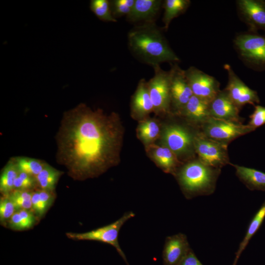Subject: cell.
Returning a JSON list of instances; mask_svg holds the SVG:
<instances>
[{"instance_id": "cell-5", "label": "cell", "mask_w": 265, "mask_h": 265, "mask_svg": "<svg viewBox=\"0 0 265 265\" xmlns=\"http://www.w3.org/2000/svg\"><path fill=\"white\" fill-rule=\"evenodd\" d=\"M239 57L251 66L265 67V36L254 32L243 33L234 40Z\"/></svg>"}, {"instance_id": "cell-9", "label": "cell", "mask_w": 265, "mask_h": 265, "mask_svg": "<svg viewBox=\"0 0 265 265\" xmlns=\"http://www.w3.org/2000/svg\"><path fill=\"white\" fill-rule=\"evenodd\" d=\"M185 74L193 95L211 102L219 92V83L212 76L191 66Z\"/></svg>"}, {"instance_id": "cell-37", "label": "cell", "mask_w": 265, "mask_h": 265, "mask_svg": "<svg viewBox=\"0 0 265 265\" xmlns=\"http://www.w3.org/2000/svg\"><path fill=\"white\" fill-rule=\"evenodd\" d=\"M236 264H237V263L234 262L232 265H236Z\"/></svg>"}, {"instance_id": "cell-4", "label": "cell", "mask_w": 265, "mask_h": 265, "mask_svg": "<svg viewBox=\"0 0 265 265\" xmlns=\"http://www.w3.org/2000/svg\"><path fill=\"white\" fill-rule=\"evenodd\" d=\"M134 216L135 214L132 212H128L115 221L106 226L84 233H67L66 236L68 238L74 240H94L110 244L116 249L120 256L129 265L125 255L119 244L118 235L123 225Z\"/></svg>"}, {"instance_id": "cell-19", "label": "cell", "mask_w": 265, "mask_h": 265, "mask_svg": "<svg viewBox=\"0 0 265 265\" xmlns=\"http://www.w3.org/2000/svg\"><path fill=\"white\" fill-rule=\"evenodd\" d=\"M210 103L193 95L181 112L194 122L204 123L211 117Z\"/></svg>"}, {"instance_id": "cell-15", "label": "cell", "mask_w": 265, "mask_h": 265, "mask_svg": "<svg viewBox=\"0 0 265 265\" xmlns=\"http://www.w3.org/2000/svg\"><path fill=\"white\" fill-rule=\"evenodd\" d=\"M211 117L238 122L239 107L233 102L225 90L219 91L210 103Z\"/></svg>"}, {"instance_id": "cell-3", "label": "cell", "mask_w": 265, "mask_h": 265, "mask_svg": "<svg viewBox=\"0 0 265 265\" xmlns=\"http://www.w3.org/2000/svg\"><path fill=\"white\" fill-rule=\"evenodd\" d=\"M217 173L213 168L200 161L183 166L176 174L182 189L187 199L211 194L214 188Z\"/></svg>"}, {"instance_id": "cell-1", "label": "cell", "mask_w": 265, "mask_h": 265, "mask_svg": "<svg viewBox=\"0 0 265 265\" xmlns=\"http://www.w3.org/2000/svg\"><path fill=\"white\" fill-rule=\"evenodd\" d=\"M123 135L117 113L80 104L64 113L56 136V160L74 179L97 177L118 163Z\"/></svg>"}, {"instance_id": "cell-33", "label": "cell", "mask_w": 265, "mask_h": 265, "mask_svg": "<svg viewBox=\"0 0 265 265\" xmlns=\"http://www.w3.org/2000/svg\"><path fill=\"white\" fill-rule=\"evenodd\" d=\"M31 204L32 210L39 216L43 215L47 211L39 198L38 190L32 192Z\"/></svg>"}, {"instance_id": "cell-36", "label": "cell", "mask_w": 265, "mask_h": 265, "mask_svg": "<svg viewBox=\"0 0 265 265\" xmlns=\"http://www.w3.org/2000/svg\"><path fill=\"white\" fill-rule=\"evenodd\" d=\"M179 265H203L191 249Z\"/></svg>"}, {"instance_id": "cell-10", "label": "cell", "mask_w": 265, "mask_h": 265, "mask_svg": "<svg viewBox=\"0 0 265 265\" xmlns=\"http://www.w3.org/2000/svg\"><path fill=\"white\" fill-rule=\"evenodd\" d=\"M160 136L162 145L169 148L176 156L189 153L194 148V136L181 126H166Z\"/></svg>"}, {"instance_id": "cell-28", "label": "cell", "mask_w": 265, "mask_h": 265, "mask_svg": "<svg viewBox=\"0 0 265 265\" xmlns=\"http://www.w3.org/2000/svg\"><path fill=\"white\" fill-rule=\"evenodd\" d=\"M7 196H8L13 202L16 211L32 209V192L14 190Z\"/></svg>"}, {"instance_id": "cell-30", "label": "cell", "mask_w": 265, "mask_h": 265, "mask_svg": "<svg viewBox=\"0 0 265 265\" xmlns=\"http://www.w3.org/2000/svg\"><path fill=\"white\" fill-rule=\"evenodd\" d=\"M36 185V177L19 171L15 181L14 190L30 191Z\"/></svg>"}, {"instance_id": "cell-18", "label": "cell", "mask_w": 265, "mask_h": 265, "mask_svg": "<svg viewBox=\"0 0 265 265\" xmlns=\"http://www.w3.org/2000/svg\"><path fill=\"white\" fill-rule=\"evenodd\" d=\"M152 159L162 170L167 173H175L177 165L176 155L164 146L152 144L147 146Z\"/></svg>"}, {"instance_id": "cell-6", "label": "cell", "mask_w": 265, "mask_h": 265, "mask_svg": "<svg viewBox=\"0 0 265 265\" xmlns=\"http://www.w3.org/2000/svg\"><path fill=\"white\" fill-rule=\"evenodd\" d=\"M153 67L154 75L147 84L154 112L164 114L168 112L171 105L170 71L162 70L159 65Z\"/></svg>"}, {"instance_id": "cell-17", "label": "cell", "mask_w": 265, "mask_h": 265, "mask_svg": "<svg viewBox=\"0 0 265 265\" xmlns=\"http://www.w3.org/2000/svg\"><path fill=\"white\" fill-rule=\"evenodd\" d=\"M131 112L133 117L143 119L154 112V106L149 92L147 81L141 79L131 101Z\"/></svg>"}, {"instance_id": "cell-11", "label": "cell", "mask_w": 265, "mask_h": 265, "mask_svg": "<svg viewBox=\"0 0 265 265\" xmlns=\"http://www.w3.org/2000/svg\"><path fill=\"white\" fill-rule=\"evenodd\" d=\"M170 71L171 104L181 112L193 96V93L186 77L185 70L175 63L172 65Z\"/></svg>"}, {"instance_id": "cell-16", "label": "cell", "mask_w": 265, "mask_h": 265, "mask_svg": "<svg viewBox=\"0 0 265 265\" xmlns=\"http://www.w3.org/2000/svg\"><path fill=\"white\" fill-rule=\"evenodd\" d=\"M162 3L160 0H135L127 20L135 23L155 22Z\"/></svg>"}, {"instance_id": "cell-2", "label": "cell", "mask_w": 265, "mask_h": 265, "mask_svg": "<svg viewBox=\"0 0 265 265\" xmlns=\"http://www.w3.org/2000/svg\"><path fill=\"white\" fill-rule=\"evenodd\" d=\"M128 41L133 54L152 67L164 62L180 61L155 22L136 25L129 31Z\"/></svg>"}, {"instance_id": "cell-12", "label": "cell", "mask_w": 265, "mask_h": 265, "mask_svg": "<svg viewBox=\"0 0 265 265\" xmlns=\"http://www.w3.org/2000/svg\"><path fill=\"white\" fill-rule=\"evenodd\" d=\"M228 74V81L225 91L233 102L238 107L246 104L259 103L257 93L248 87L235 74L231 66L224 65Z\"/></svg>"}, {"instance_id": "cell-8", "label": "cell", "mask_w": 265, "mask_h": 265, "mask_svg": "<svg viewBox=\"0 0 265 265\" xmlns=\"http://www.w3.org/2000/svg\"><path fill=\"white\" fill-rule=\"evenodd\" d=\"M193 143L200 161L204 164L212 168H219L228 163L226 143L201 135L194 136Z\"/></svg>"}, {"instance_id": "cell-27", "label": "cell", "mask_w": 265, "mask_h": 265, "mask_svg": "<svg viewBox=\"0 0 265 265\" xmlns=\"http://www.w3.org/2000/svg\"><path fill=\"white\" fill-rule=\"evenodd\" d=\"M91 10L101 20L105 22H116L112 14L110 1L107 0H92L90 3Z\"/></svg>"}, {"instance_id": "cell-32", "label": "cell", "mask_w": 265, "mask_h": 265, "mask_svg": "<svg viewBox=\"0 0 265 265\" xmlns=\"http://www.w3.org/2000/svg\"><path fill=\"white\" fill-rule=\"evenodd\" d=\"M248 125L255 130L265 124V107L259 105L255 106V109L250 116Z\"/></svg>"}, {"instance_id": "cell-21", "label": "cell", "mask_w": 265, "mask_h": 265, "mask_svg": "<svg viewBox=\"0 0 265 265\" xmlns=\"http://www.w3.org/2000/svg\"><path fill=\"white\" fill-rule=\"evenodd\" d=\"M190 4L189 0H165L162 7L164 11L162 18L164 29L167 30L173 19L184 13Z\"/></svg>"}, {"instance_id": "cell-7", "label": "cell", "mask_w": 265, "mask_h": 265, "mask_svg": "<svg viewBox=\"0 0 265 265\" xmlns=\"http://www.w3.org/2000/svg\"><path fill=\"white\" fill-rule=\"evenodd\" d=\"M203 129L206 137L224 143L255 130L248 124L212 117L204 123Z\"/></svg>"}, {"instance_id": "cell-26", "label": "cell", "mask_w": 265, "mask_h": 265, "mask_svg": "<svg viewBox=\"0 0 265 265\" xmlns=\"http://www.w3.org/2000/svg\"><path fill=\"white\" fill-rule=\"evenodd\" d=\"M13 159L20 171L35 177L41 171L46 163L41 160L26 157H17Z\"/></svg>"}, {"instance_id": "cell-14", "label": "cell", "mask_w": 265, "mask_h": 265, "mask_svg": "<svg viewBox=\"0 0 265 265\" xmlns=\"http://www.w3.org/2000/svg\"><path fill=\"white\" fill-rule=\"evenodd\" d=\"M191 249L184 234L167 237L162 251L164 265H179Z\"/></svg>"}, {"instance_id": "cell-24", "label": "cell", "mask_w": 265, "mask_h": 265, "mask_svg": "<svg viewBox=\"0 0 265 265\" xmlns=\"http://www.w3.org/2000/svg\"><path fill=\"white\" fill-rule=\"evenodd\" d=\"M137 132L139 139L146 146L154 144L161 134L159 124L152 119L141 121L138 126Z\"/></svg>"}, {"instance_id": "cell-13", "label": "cell", "mask_w": 265, "mask_h": 265, "mask_svg": "<svg viewBox=\"0 0 265 265\" xmlns=\"http://www.w3.org/2000/svg\"><path fill=\"white\" fill-rule=\"evenodd\" d=\"M238 14L252 32L265 31V1L260 0L237 1Z\"/></svg>"}, {"instance_id": "cell-23", "label": "cell", "mask_w": 265, "mask_h": 265, "mask_svg": "<svg viewBox=\"0 0 265 265\" xmlns=\"http://www.w3.org/2000/svg\"><path fill=\"white\" fill-rule=\"evenodd\" d=\"M63 172L46 163L36 177L37 184L40 189L53 191Z\"/></svg>"}, {"instance_id": "cell-34", "label": "cell", "mask_w": 265, "mask_h": 265, "mask_svg": "<svg viewBox=\"0 0 265 265\" xmlns=\"http://www.w3.org/2000/svg\"><path fill=\"white\" fill-rule=\"evenodd\" d=\"M25 230L32 227L35 222V217L29 210H21L18 211Z\"/></svg>"}, {"instance_id": "cell-35", "label": "cell", "mask_w": 265, "mask_h": 265, "mask_svg": "<svg viewBox=\"0 0 265 265\" xmlns=\"http://www.w3.org/2000/svg\"><path fill=\"white\" fill-rule=\"evenodd\" d=\"M39 196L41 202L48 210L52 205L54 199L53 191L45 190H38Z\"/></svg>"}, {"instance_id": "cell-25", "label": "cell", "mask_w": 265, "mask_h": 265, "mask_svg": "<svg viewBox=\"0 0 265 265\" xmlns=\"http://www.w3.org/2000/svg\"><path fill=\"white\" fill-rule=\"evenodd\" d=\"M265 218V201L262 204L250 222L246 233L240 242L236 253L235 261H238L240 254L244 250L252 237L258 231Z\"/></svg>"}, {"instance_id": "cell-22", "label": "cell", "mask_w": 265, "mask_h": 265, "mask_svg": "<svg viewBox=\"0 0 265 265\" xmlns=\"http://www.w3.org/2000/svg\"><path fill=\"white\" fill-rule=\"evenodd\" d=\"M19 170L13 158L10 159L2 168L0 177V191L7 196L14 190L15 181Z\"/></svg>"}, {"instance_id": "cell-20", "label": "cell", "mask_w": 265, "mask_h": 265, "mask_svg": "<svg viewBox=\"0 0 265 265\" xmlns=\"http://www.w3.org/2000/svg\"><path fill=\"white\" fill-rule=\"evenodd\" d=\"M234 166L237 176L249 189L265 191V173L244 166Z\"/></svg>"}, {"instance_id": "cell-29", "label": "cell", "mask_w": 265, "mask_h": 265, "mask_svg": "<svg viewBox=\"0 0 265 265\" xmlns=\"http://www.w3.org/2000/svg\"><path fill=\"white\" fill-rule=\"evenodd\" d=\"M135 0H113L110 1L113 16L116 19L125 15L132 11Z\"/></svg>"}, {"instance_id": "cell-31", "label": "cell", "mask_w": 265, "mask_h": 265, "mask_svg": "<svg viewBox=\"0 0 265 265\" xmlns=\"http://www.w3.org/2000/svg\"><path fill=\"white\" fill-rule=\"evenodd\" d=\"M16 211L15 207L8 196H4L0 200V220L4 223L9 221Z\"/></svg>"}]
</instances>
